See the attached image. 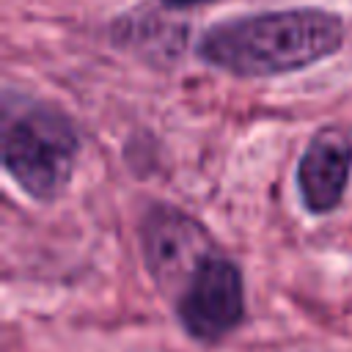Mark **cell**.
Segmentation results:
<instances>
[{"mask_svg": "<svg viewBox=\"0 0 352 352\" xmlns=\"http://www.w3.org/2000/svg\"><path fill=\"white\" fill-rule=\"evenodd\" d=\"M344 38V19L333 11L280 8L206 28L198 38V58L234 77H275L336 55Z\"/></svg>", "mask_w": 352, "mask_h": 352, "instance_id": "6da1fadb", "label": "cell"}, {"mask_svg": "<svg viewBox=\"0 0 352 352\" xmlns=\"http://www.w3.org/2000/svg\"><path fill=\"white\" fill-rule=\"evenodd\" d=\"M80 132L74 121L44 102H25L6 110L3 121V170L33 201H58L74 173Z\"/></svg>", "mask_w": 352, "mask_h": 352, "instance_id": "7a4b0ae2", "label": "cell"}, {"mask_svg": "<svg viewBox=\"0 0 352 352\" xmlns=\"http://www.w3.org/2000/svg\"><path fill=\"white\" fill-rule=\"evenodd\" d=\"M173 311L192 341H223L245 319V283L239 267L214 248L176 294Z\"/></svg>", "mask_w": 352, "mask_h": 352, "instance_id": "3957f363", "label": "cell"}, {"mask_svg": "<svg viewBox=\"0 0 352 352\" xmlns=\"http://www.w3.org/2000/svg\"><path fill=\"white\" fill-rule=\"evenodd\" d=\"M140 250L157 289L176 300L195 267L214 250L209 231L179 206L151 204L140 217Z\"/></svg>", "mask_w": 352, "mask_h": 352, "instance_id": "277c9868", "label": "cell"}, {"mask_svg": "<svg viewBox=\"0 0 352 352\" xmlns=\"http://www.w3.org/2000/svg\"><path fill=\"white\" fill-rule=\"evenodd\" d=\"M352 138L341 126H322L297 162V190L311 214H330L349 187Z\"/></svg>", "mask_w": 352, "mask_h": 352, "instance_id": "5b68a950", "label": "cell"}, {"mask_svg": "<svg viewBox=\"0 0 352 352\" xmlns=\"http://www.w3.org/2000/svg\"><path fill=\"white\" fill-rule=\"evenodd\" d=\"M165 6H176V8H184V6H198V3H212V0H160Z\"/></svg>", "mask_w": 352, "mask_h": 352, "instance_id": "8992f818", "label": "cell"}]
</instances>
